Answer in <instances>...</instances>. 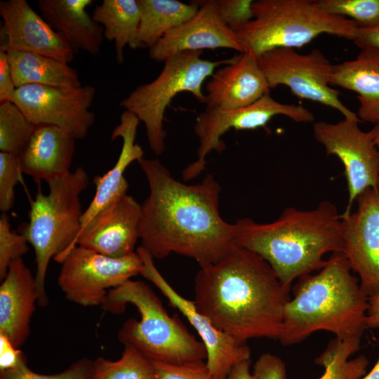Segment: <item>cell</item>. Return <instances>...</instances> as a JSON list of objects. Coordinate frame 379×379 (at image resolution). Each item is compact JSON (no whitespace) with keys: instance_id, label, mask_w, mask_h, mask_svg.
<instances>
[{"instance_id":"cell-4","label":"cell","mask_w":379,"mask_h":379,"mask_svg":"<svg viewBox=\"0 0 379 379\" xmlns=\"http://www.w3.org/2000/svg\"><path fill=\"white\" fill-rule=\"evenodd\" d=\"M351 271L344 254L333 253L317 274L299 278L284 308L282 345L298 344L319 331L341 339L362 337L368 298Z\"/></svg>"},{"instance_id":"cell-18","label":"cell","mask_w":379,"mask_h":379,"mask_svg":"<svg viewBox=\"0 0 379 379\" xmlns=\"http://www.w3.org/2000/svg\"><path fill=\"white\" fill-rule=\"evenodd\" d=\"M141 205L126 194L99 212L80 232L76 246L120 258L134 253L139 238Z\"/></svg>"},{"instance_id":"cell-1","label":"cell","mask_w":379,"mask_h":379,"mask_svg":"<svg viewBox=\"0 0 379 379\" xmlns=\"http://www.w3.org/2000/svg\"><path fill=\"white\" fill-rule=\"evenodd\" d=\"M138 164L149 193L141 204L139 238L153 258L175 253L194 260L199 267L216 263L237 245L232 224L219 212L221 187L211 173L187 185L175 180L157 159Z\"/></svg>"},{"instance_id":"cell-23","label":"cell","mask_w":379,"mask_h":379,"mask_svg":"<svg viewBox=\"0 0 379 379\" xmlns=\"http://www.w3.org/2000/svg\"><path fill=\"white\" fill-rule=\"evenodd\" d=\"M92 0H39L40 15L62 35L75 53L85 51L95 56L100 53L105 39L102 27L86 8Z\"/></svg>"},{"instance_id":"cell-9","label":"cell","mask_w":379,"mask_h":379,"mask_svg":"<svg viewBox=\"0 0 379 379\" xmlns=\"http://www.w3.org/2000/svg\"><path fill=\"white\" fill-rule=\"evenodd\" d=\"M257 58L270 89L284 85L301 99L331 107L345 119H359L340 101V92L330 85L333 65L320 50L300 54L293 48H277Z\"/></svg>"},{"instance_id":"cell-10","label":"cell","mask_w":379,"mask_h":379,"mask_svg":"<svg viewBox=\"0 0 379 379\" xmlns=\"http://www.w3.org/2000/svg\"><path fill=\"white\" fill-rule=\"evenodd\" d=\"M283 115L295 122H314V115L306 107L285 104L270 94L238 109H219L206 107L196 119L194 131L199 140L197 159L182 171L185 181L191 180L206 168V157L212 151L221 152L225 145L221 137L230 129L251 130L264 127L275 116Z\"/></svg>"},{"instance_id":"cell-29","label":"cell","mask_w":379,"mask_h":379,"mask_svg":"<svg viewBox=\"0 0 379 379\" xmlns=\"http://www.w3.org/2000/svg\"><path fill=\"white\" fill-rule=\"evenodd\" d=\"M124 346L117 361L99 357L93 361L92 379H155L153 361L135 347Z\"/></svg>"},{"instance_id":"cell-40","label":"cell","mask_w":379,"mask_h":379,"mask_svg":"<svg viewBox=\"0 0 379 379\" xmlns=\"http://www.w3.org/2000/svg\"><path fill=\"white\" fill-rule=\"evenodd\" d=\"M353 42L361 50L366 48L379 50V24L371 27H359Z\"/></svg>"},{"instance_id":"cell-41","label":"cell","mask_w":379,"mask_h":379,"mask_svg":"<svg viewBox=\"0 0 379 379\" xmlns=\"http://www.w3.org/2000/svg\"><path fill=\"white\" fill-rule=\"evenodd\" d=\"M368 310L366 317V328H379V292L368 299Z\"/></svg>"},{"instance_id":"cell-30","label":"cell","mask_w":379,"mask_h":379,"mask_svg":"<svg viewBox=\"0 0 379 379\" xmlns=\"http://www.w3.org/2000/svg\"><path fill=\"white\" fill-rule=\"evenodd\" d=\"M36 128L14 102H0L1 152L19 157Z\"/></svg>"},{"instance_id":"cell-39","label":"cell","mask_w":379,"mask_h":379,"mask_svg":"<svg viewBox=\"0 0 379 379\" xmlns=\"http://www.w3.org/2000/svg\"><path fill=\"white\" fill-rule=\"evenodd\" d=\"M24 359L22 352L4 333L0 332V371L16 367Z\"/></svg>"},{"instance_id":"cell-27","label":"cell","mask_w":379,"mask_h":379,"mask_svg":"<svg viewBox=\"0 0 379 379\" xmlns=\"http://www.w3.org/2000/svg\"><path fill=\"white\" fill-rule=\"evenodd\" d=\"M140 18L138 40L141 48H152L166 34L192 18L199 6L194 1L138 0Z\"/></svg>"},{"instance_id":"cell-20","label":"cell","mask_w":379,"mask_h":379,"mask_svg":"<svg viewBox=\"0 0 379 379\" xmlns=\"http://www.w3.org/2000/svg\"><path fill=\"white\" fill-rule=\"evenodd\" d=\"M0 286V332L19 348L30 331L32 316L37 303L34 277L22 258L10 264Z\"/></svg>"},{"instance_id":"cell-43","label":"cell","mask_w":379,"mask_h":379,"mask_svg":"<svg viewBox=\"0 0 379 379\" xmlns=\"http://www.w3.org/2000/svg\"><path fill=\"white\" fill-rule=\"evenodd\" d=\"M361 379H379V358L371 370Z\"/></svg>"},{"instance_id":"cell-31","label":"cell","mask_w":379,"mask_h":379,"mask_svg":"<svg viewBox=\"0 0 379 379\" xmlns=\"http://www.w3.org/2000/svg\"><path fill=\"white\" fill-rule=\"evenodd\" d=\"M317 3L328 14L350 17L359 28L379 24V0H318Z\"/></svg>"},{"instance_id":"cell-38","label":"cell","mask_w":379,"mask_h":379,"mask_svg":"<svg viewBox=\"0 0 379 379\" xmlns=\"http://www.w3.org/2000/svg\"><path fill=\"white\" fill-rule=\"evenodd\" d=\"M15 91L7 53L0 48V102L12 101Z\"/></svg>"},{"instance_id":"cell-16","label":"cell","mask_w":379,"mask_h":379,"mask_svg":"<svg viewBox=\"0 0 379 379\" xmlns=\"http://www.w3.org/2000/svg\"><path fill=\"white\" fill-rule=\"evenodd\" d=\"M0 15V48L38 53L67 63L74 59V49L26 0L1 1Z\"/></svg>"},{"instance_id":"cell-25","label":"cell","mask_w":379,"mask_h":379,"mask_svg":"<svg viewBox=\"0 0 379 379\" xmlns=\"http://www.w3.org/2000/svg\"><path fill=\"white\" fill-rule=\"evenodd\" d=\"M5 51L16 88L30 84L65 88L82 85L77 70L66 62L38 53Z\"/></svg>"},{"instance_id":"cell-2","label":"cell","mask_w":379,"mask_h":379,"mask_svg":"<svg viewBox=\"0 0 379 379\" xmlns=\"http://www.w3.org/2000/svg\"><path fill=\"white\" fill-rule=\"evenodd\" d=\"M194 287L199 311L232 338L279 340L291 289L258 254L236 245L219 262L200 267Z\"/></svg>"},{"instance_id":"cell-37","label":"cell","mask_w":379,"mask_h":379,"mask_svg":"<svg viewBox=\"0 0 379 379\" xmlns=\"http://www.w3.org/2000/svg\"><path fill=\"white\" fill-rule=\"evenodd\" d=\"M256 379H286V366L283 360L271 353L259 357L253 366Z\"/></svg>"},{"instance_id":"cell-17","label":"cell","mask_w":379,"mask_h":379,"mask_svg":"<svg viewBox=\"0 0 379 379\" xmlns=\"http://www.w3.org/2000/svg\"><path fill=\"white\" fill-rule=\"evenodd\" d=\"M195 1L199 6L197 13L149 48L152 60L164 62L171 55L183 51L222 48L244 53L236 34L221 20L216 0Z\"/></svg>"},{"instance_id":"cell-8","label":"cell","mask_w":379,"mask_h":379,"mask_svg":"<svg viewBox=\"0 0 379 379\" xmlns=\"http://www.w3.org/2000/svg\"><path fill=\"white\" fill-rule=\"evenodd\" d=\"M203 51H183L168 57L160 74L152 81L142 84L124 98L119 105L135 114L145 126L151 150L160 155L165 149L166 133L164 119L166 108L180 93H191L205 103L204 81L218 67L229 64L232 58L211 61L201 58Z\"/></svg>"},{"instance_id":"cell-24","label":"cell","mask_w":379,"mask_h":379,"mask_svg":"<svg viewBox=\"0 0 379 379\" xmlns=\"http://www.w3.org/2000/svg\"><path fill=\"white\" fill-rule=\"evenodd\" d=\"M330 85L357 93L359 119L379 124V50L363 49L355 59L333 65Z\"/></svg>"},{"instance_id":"cell-19","label":"cell","mask_w":379,"mask_h":379,"mask_svg":"<svg viewBox=\"0 0 379 379\" xmlns=\"http://www.w3.org/2000/svg\"><path fill=\"white\" fill-rule=\"evenodd\" d=\"M206 85L207 108L234 109L248 106L270 94V88L257 56L239 53L215 69Z\"/></svg>"},{"instance_id":"cell-33","label":"cell","mask_w":379,"mask_h":379,"mask_svg":"<svg viewBox=\"0 0 379 379\" xmlns=\"http://www.w3.org/2000/svg\"><path fill=\"white\" fill-rule=\"evenodd\" d=\"M93 361L81 359L61 373L44 375L34 372L24 359L16 367L0 371V379H92Z\"/></svg>"},{"instance_id":"cell-12","label":"cell","mask_w":379,"mask_h":379,"mask_svg":"<svg viewBox=\"0 0 379 379\" xmlns=\"http://www.w3.org/2000/svg\"><path fill=\"white\" fill-rule=\"evenodd\" d=\"M58 282L66 298L82 306L105 303L109 291L140 274L142 260L137 252L114 258L76 246L61 262Z\"/></svg>"},{"instance_id":"cell-35","label":"cell","mask_w":379,"mask_h":379,"mask_svg":"<svg viewBox=\"0 0 379 379\" xmlns=\"http://www.w3.org/2000/svg\"><path fill=\"white\" fill-rule=\"evenodd\" d=\"M153 364L155 379H213L204 360L179 364L159 361Z\"/></svg>"},{"instance_id":"cell-28","label":"cell","mask_w":379,"mask_h":379,"mask_svg":"<svg viewBox=\"0 0 379 379\" xmlns=\"http://www.w3.org/2000/svg\"><path fill=\"white\" fill-rule=\"evenodd\" d=\"M361 339V337H353L331 340L315 359V363L324 368L319 379H361L364 376L368 366L367 358L359 355L349 359L359 350Z\"/></svg>"},{"instance_id":"cell-15","label":"cell","mask_w":379,"mask_h":379,"mask_svg":"<svg viewBox=\"0 0 379 379\" xmlns=\"http://www.w3.org/2000/svg\"><path fill=\"white\" fill-rule=\"evenodd\" d=\"M354 212L341 214L343 253L369 298L379 292V191L367 189Z\"/></svg>"},{"instance_id":"cell-6","label":"cell","mask_w":379,"mask_h":379,"mask_svg":"<svg viewBox=\"0 0 379 379\" xmlns=\"http://www.w3.org/2000/svg\"><path fill=\"white\" fill-rule=\"evenodd\" d=\"M133 305L140 320L129 319L119 331L124 345L135 347L153 361L172 364L206 359V350L177 317H171L152 289L145 283L128 280L111 289L104 307L121 313L126 304Z\"/></svg>"},{"instance_id":"cell-42","label":"cell","mask_w":379,"mask_h":379,"mask_svg":"<svg viewBox=\"0 0 379 379\" xmlns=\"http://www.w3.org/2000/svg\"><path fill=\"white\" fill-rule=\"evenodd\" d=\"M250 359L239 363L231 370L226 379H256L250 371Z\"/></svg>"},{"instance_id":"cell-11","label":"cell","mask_w":379,"mask_h":379,"mask_svg":"<svg viewBox=\"0 0 379 379\" xmlns=\"http://www.w3.org/2000/svg\"><path fill=\"white\" fill-rule=\"evenodd\" d=\"M361 121L344 118L335 124L313 123L315 140L324 147L326 155L337 157L344 166L348 192L344 213L351 212L352 205L367 189L379 191V149L375 143L379 124L363 131L359 127Z\"/></svg>"},{"instance_id":"cell-14","label":"cell","mask_w":379,"mask_h":379,"mask_svg":"<svg viewBox=\"0 0 379 379\" xmlns=\"http://www.w3.org/2000/svg\"><path fill=\"white\" fill-rule=\"evenodd\" d=\"M136 252L142 260L140 272L166 297L169 304L179 310L197 332L206 350V364L213 379H226L239 363L251 358V350L218 329L199 311L194 301L180 295L157 268L151 254L141 246Z\"/></svg>"},{"instance_id":"cell-44","label":"cell","mask_w":379,"mask_h":379,"mask_svg":"<svg viewBox=\"0 0 379 379\" xmlns=\"http://www.w3.org/2000/svg\"><path fill=\"white\" fill-rule=\"evenodd\" d=\"M375 143H376V145L379 149V131L378 133V135H377V137L375 138Z\"/></svg>"},{"instance_id":"cell-5","label":"cell","mask_w":379,"mask_h":379,"mask_svg":"<svg viewBox=\"0 0 379 379\" xmlns=\"http://www.w3.org/2000/svg\"><path fill=\"white\" fill-rule=\"evenodd\" d=\"M48 194L40 187L31 202L29 222L20 229L34 251L37 304L46 306L48 300L45 279L51 258L61 263L74 247L80 232L81 210L79 195L88 185L82 168L47 182Z\"/></svg>"},{"instance_id":"cell-36","label":"cell","mask_w":379,"mask_h":379,"mask_svg":"<svg viewBox=\"0 0 379 379\" xmlns=\"http://www.w3.org/2000/svg\"><path fill=\"white\" fill-rule=\"evenodd\" d=\"M252 0H216L221 20L231 29L253 19Z\"/></svg>"},{"instance_id":"cell-13","label":"cell","mask_w":379,"mask_h":379,"mask_svg":"<svg viewBox=\"0 0 379 379\" xmlns=\"http://www.w3.org/2000/svg\"><path fill=\"white\" fill-rule=\"evenodd\" d=\"M95 95L91 85L65 88L30 84L16 88L11 102L34 124L60 127L84 139L95 122L89 110Z\"/></svg>"},{"instance_id":"cell-7","label":"cell","mask_w":379,"mask_h":379,"mask_svg":"<svg viewBox=\"0 0 379 379\" xmlns=\"http://www.w3.org/2000/svg\"><path fill=\"white\" fill-rule=\"evenodd\" d=\"M253 18L232 29L244 52L256 56L277 48H300L322 34L353 41L359 29L351 19L327 13L317 1L258 0Z\"/></svg>"},{"instance_id":"cell-32","label":"cell","mask_w":379,"mask_h":379,"mask_svg":"<svg viewBox=\"0 0 379 379\" xmlns=\"http://www.w3.org/2000/svg\"><path fill=\"white\" fill-rule=\"evenodd\" d=\"M29 250L28 242L22 234L11 230L9 216L3 213L0 216V279L6 275L11 262L22 258Z\"/></svg>"},{"instance_id":"cell-22","label":"cell","mask_w":379,"mask_h":379,"mask_svg":"<svg viewBox=\"0 0 379 379\" xmlns=\"http://www.w3.org/2000/svg\"><path fill=\"white\" fill-rule=\"evenodd\" d=\"M76 139L64 129L52 125L36 126L19 156L23 174L39 183L70 171Z\"/></svg>"},{"instance_id":"cell-3","label":"cell","mask_w":379,"mask_h":379,"mask_svg":"<svg viewBox=\"0 0 379 379\" xmlns=\"http://www.w3.org/2000/svg\"><path fill=\"white\" fill-rule=\"evenodd\" d=\"M232 231L235 244L262 257L290 289L295 279L323 268L325 254L343 252L341 214L328 200L310 210L286 208L267 223L241 218Z\"/></svg>"},{"instance_id":"cell-21","label":"cell","mask_w":379,"mask_h":379,"mask_svg":"<svg viewBox=\"0 0 379 379\" xmlns=\"http://www.w3.org/2000/svg\"><path fill=\"white\" fill-rule=\"evenodd\" d=\"M140 122L135 114L127 110L121 114L120 123L114 127L111 136L112 140L122 139L121 152L111 169L102 176L95 177V196L83 213L80 232L99 212L127 194L128 184L124 171L131 163L138 161L144 156L142 148L135 142Z\"/></svg>"},{"instance_id":"cell-34","label":"cell","mask_w":379,"mask_h":379,"mask_svg":"<svg viewBox=\"0 0 379 379\" xmlns=\"http://www.w3.org/2000/svg\"><path fill=\"white\" fill-rule=\"evenodd\" d=\"M22 174L18 156L0 152V211H9L15 201V187Z\"/></svg>"},{"instance_id":"cell-26","label":"cell","mask_w":379,"mask_h":379,"mask_svg":"<svg viewBox=\"0 0 379 379\" xmlns=\"http://www.w3.org/2000/svg\"><path fill=\"white\" fill-rule=\"evenodd\" d=\"M92 18L102 27L105 39L114 42L119 64L124 62L126 46L141 48L138 40L140 18L138 0H103L95 7Z\"/></svg>"}]
</instances>
